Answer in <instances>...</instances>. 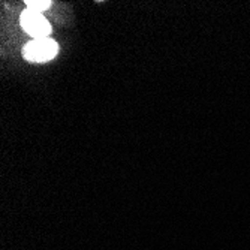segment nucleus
I'll use <instances>...</instances> for the list:
<instances>
[{"label":"nucleus","mask_w":250,"mask_h":250,"mask_svg":"<svg viewBox=\"0 0 250 250\" xmlns=\"http://www.w3.org/2000/svg\"><path fill=\"white\" fill-rule=\"evenodd\" d=\"M59 51V45L50 39H35L30 41L24 48V57L30 62H48Z\"/></svg>","instance_id":"nucleus-1"},{"label":"nucleus","mask_w":250,"mask_h":250,"mask_svg":"<svg viewBox=\"0 0 250 250\" xmlns=\"http://www.w3.org/2000/svg\"><path fill=\"white\" fill-rule=\"evenodd\" d=\"M21 26L35 39H45L51 32L50 22L45 20V17H42V14L30 11V9L22 12Z\"/></svg>","instance_id":"nucleus-2"},{"label":"nucleus","mask_w":250,"mask_h":250,"mask_svg":"<svg viewBox=\"0 0 250 250\" xmlns=\"http://www.w3.org/2000/svg\"><path fill=\"white\" fill-rule=\"evenodd\" d=\"M26 5H27V9L41 14L42 11L50 8L51 2H45V0H29V2H26Z\"/></svg>","instance_id":"nucleus-3"}]
</instances>
